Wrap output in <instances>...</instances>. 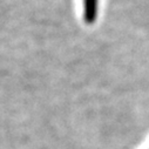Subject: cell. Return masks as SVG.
<instances>
[{"label": "cell", "instance_id": "cell-1", "mask_svg": "<svg viewBox=\"0 0 149 149\" xmlns=\"http://www.w3.org/2000/svg\"><path fill=\"white\" fill-rule=\"evenodd\" d=\"M99 0H84V19L86 24H93L97 18Z\"/></svg>", "mask_w": 149, "mask_h": 149}]
</instances>
